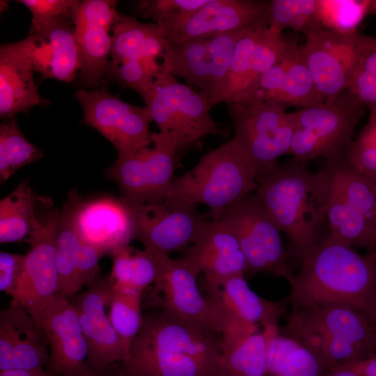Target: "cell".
I'll use <instances>...</instances> for the list:
<instances>
[{"label":"cell","mask_w":376,"mask_h":376,"mask_svg":"<svg viewBox=\"0 0 376 376\" xmlns=\"http://www.w3.org/2000/svg\"><path fill=\"white\" fill-rule=\"evenodd\" d=\"M301 260V271L288 281L292 308L344 305L375 321L376 251L362 255L327 237Z\"/></svg>","instance_id":"1"},{"label":"cell","mask_w":376,"mask_h":376,"mask_svg":"<svg viewBox=\"0 0 376 376\" xmlns=\"http://www.w3.org/2000/svg\"><path fill=\"white\" fill-rule=\"evenodd\" d=\"M220 339L165 311L143 315L123 376H217Z\"/></svg>","instance_id":"2"},{"label":"cell","mask_w":376,"mask_h":376,"mask_svg":"<svg viewBox=\"0 0 376 376\" xmlns=\"http://www.w3.org/2000/svg\"><path fill=\"white\" fill-rule=\"evenodd\" d=\"M258 183L257 197L301 259L318 244L327 219L331 196L328 170L313 173L292 159L279 164Z\"/></svg>","instance_id":"3"},{"label":"cell","mask_w":376,"mask_h":376,"mask_svg":"<svg viewBox=\"0 0 376 376\" xmlns=\"http://www.w3.org/2000/svg\"><path fill=\"white\" fill-rule=\"evenodd\" d=\"M258 186L251 165L231 139L173 180L164 200L194 207L205 205L217 220L224 210L256 191Z\"/></svg>","instance_id":"4"},{"label":"cell","mask_w":376,"mask_h":376,"mask_svg":"<svg viewBox=\"0 0 376 376\" xmlns=\"http://www.w3.org/2000/svg\"><path fill=\"white\" fill-rule=\"evenodd\" d=\"M365 107L349 91L291 112L293 135L288 155L306 165L318 157L332 163L347 157Z\"/></svg>","instance_id":"5"},{"label":"cell","mask_w":376,"mask_h":376,"mask_svg":"<svg viewBox=\"0 0 376 376\" xmlns=\"http://www.w3.org/2000/svg\"><path fill=\"white\" fill-rule=\"evenodd\" d=\"M145 104L159 132L177 150L207 135L226 134L210 115L209 95L178 82L162 68L155 76L153 89Z\"/></svg>","instance_id":"6"},{"label":"cell","mask_w":376,"mask_h":376,"mask_svg":"<svg viewBox=\"0 0 376 376\" xmlns=\"http://www.w3.org/2000/svg\"><path fill=\"white\" fill-rule=\"evenodd\" d=\"M234 125L232 139L246 157L258 182L288 155L293 135L292 113L281 104L269 102L228 104Z\"/></svg>","instance_id":"7"},{"label":"cell","mask_w":376,"mask_h":376,"mask_svg":"<svg viewBox=\"0 0 376 376\" xmlns=\"http://www.w3.org/2000/svg\"><path fill=\"white\" fill-rule=\"evenodd\" d=\"M59 214L51 198L38 197L36 222L25 240L29 248L11 297L10 304L24 308L39 327L43 311L58 290L55 244Z\"/></svg>","instance_id":"8"},{"label":"cell","mask_w":376,"mask_h":376,"mask_svg":"<svg viewBox=\"0 0 376 376\" xmlns=\"http://www.w3.org/2000/svg\"><path fill=\"white\" fill-rule=\"evenodd\" d=\"M236 236L244 256L245 274L293 276L279 228L255 194H249L226 210L217 220Z\"/></svg>","instance_id":"9"},{"label":"cell","mask_w":376,"mask_h":376,"mask_svg":"<svg viewBox=\"0 0 376 376\" xmlns=\"http://www.w3.org/2000/svg\"><path fill=\"white\" fill-rule=\"evenodd\" d=\"M249 26L182 42L167 40L162 68L207 93L212 106L225 80L235 45Z\"/></svg>","instance_id":"10"},{"label":"cell","mask_w":376,"mask_h":376,"mask_svg":"<svg viewBox=\"0 0 376 376\" xmlns=\"http://www.w3.org/2000/svg\"><path fill=\"white\" fill-rule=\"evenodd\" d=\"M152 148L118 156L105 175L119 187L129 205L162 201L172 182L176 148L161 133H152Z\"/></svg>","instance_id":"11"},{"label":"cell","mask_w":376,"mask_h":376,"mask_svg":"<svg viewBox=\"0 0 376 376\" xmlns=\"http://www.w3.org/2000/svg\"><path fill=\"white\" fill-rule=\"evenodd\" d=\"M75 97L83 109V122L98 131L125 156L148 147L152 142L149 109L132 105L111 94L104 86L79 89Z\"/></svg>","instance_id":"12"},{"label":"cell","mask_w":376,"mask_h":376,"mask_svg":"<svg viewBox=\"0 0 376 376\" xmlns=\"http://www.w3.org/2000/svg\"><path fill=\"white\" fill-rule=\"evenodd\" d=\"M155 254L158 274L154 285L162 293L163 310L221 335L227 316L213 298L205 297L200 291L197 283L200 273L182 257L173 259L166 254Z\"/></svg>","instance_id":"13"},{"label":"cell","mask_w":376,"mask_h":376,"mask_svg":"<svg viewBox=\"0 0 376 376\" xmlns=\"http://www.w3.org/2000/svg\"><path fill=\"white\" fill-rule=\"evenodd\" d=\"M134 222V239L154 253L169 255L187 249L194 242L206 220L197 207L160 202L130 205Z\"/></svg>","instance_id":"14"},{"label":"cell","mask_w":376,"mask_h":376,"mask_svg":"<svg viewBox=\"0 0 376 376\" xmlns=\"http://www.w3.org/2000/svg\"><path fill=\"white\" fill-rule=\"evenodd\" d=\"M361 34H343L318 28L299 47L311 75L318 103L347 89Z\"/></svg>","instance_id":"15"},{"label":"cell","mask_w":376,"mask_h":376,"mask_svg":"<svg viewBox=\"0 0 376 376\" xmlns=\"http://www.w3.org/2000/svg\"><path fill=\"white\" fill-rule=\"evenodd\" d=\"M111 292L109 278L100 275L88 289L71 301L87 344V364L97 375L117 362H124L128 356L107 311Z\"/></svg>","instance_id":"16"},{"label":"cell","mask_w":376,"mask_h":376,"mask_svg":"<svg viewBox=\"0 0 376 376\" xmlns=\"http://www.w3.org/2000/svg\"><path fill=\"white\" fill-rule=\"evenodd\" d=\"M267 1L209 0L199 9L170 15L156 24L168 41L182 42L247 26L265 17Z\"/></svg>","instance_id":"17"},{"label":"cell","mask_w":376,"mask_h":376,"mask_svg":"<svg viewBox=\"0 0 376 376\" xmlns=\"http://www.w3.org/2000/svg\"><path fill=\"white\" fill-rule=\"evenodd\" d=\"M48 343L47 370L56 376H98L87 364L88 347L70 298L56 294L40 318Z\"/></svg>","instance_id":"18"},{"label":"cell","mask_w":376,"mask_h":376,"mask_svg":"<svg viewBox=\"0 0 376 376\" xmlns=\"http://www.w3.org/2000/svg\"><path fill=\"white\" fill-rule=\"evenodd\" d=\"M118 1L84 0L74 9L75 26L81 67L79 80L88 87H97L103 81L111 52L110 31L118 20Z\"/></svg>","instance_id":"19"},{"label":"cell","mask_w":376,"mask_h":376,"mask_svg":"<svg viewBox=\"0 0 376 376\" xmlns=\"http://www.w3.org/2000/svg\"><path fill=\"white\" fill-rule=\"evenodd\" d=\"M204 275L207 290L213 296L223 283L245 274L246 263L235 234L218 221L205 220L193 244L182 257Z\"/></svg>","instance_id":"20"},{"label":"cell","mask_w":376,"mask_h":376,"mask_svg":"<svg viewBox=\"0 0 376 376\" xmlns=\"http://www.w3.org/2000/svg\"><path fill=\"white\" fill-rule=\"evenodd\" d=\"M74 225L82 241L105 255L129 246L134 239L132 210L120 197L103 196L86 200L81 197L75 211Z\"/></svg>","instance_id":"21"},{"label":"cell","mask_w":376,"mask_h":376,"mask_svg":"<svg viewBox=\"0 0 376 376\" xmlns=\"http://www.w3.org/2000/svg\"><path fill=\"white\" fill-rule=\"evenodd\" d=\"M27 39L36 72L43 78L68 83L75 79L81 62L71 17H58Z\"/></svg>","instance_id":"22"},{"label":"cell","mask_w":376,"mask_h":376,"mask_svg":"<svg viewBox=\"0 0 376 376\" xmlns=\"http://www.w3.org/2000/svg\"><path fill=\"white\" fill-rule=\"evenodd\" d=\"M255 101L301 109L318 103L311 75L297 45L259 79L240 102Z\"/></svg>","instance_id":"23"},{"label":"cell","mask_w":376,"mask_h":376,"mask_svg":"<svg viewBox=\"0 0 376 376\" xmlns=\"http://www.w3.org/2000/svg\"><path fill=\"white\" fill-rule=\"evenodd\" d=\"M49 347L40 327L24 308L10 304L0 312V371L47 366Z\"/></svg>","instance_id":"24"},{"label":"cell","mask_w":376,"mask_h":376,"mask_svg":"<svg viewBox=\"0 0 376 376\" xmlns=\"http://www.w3.org/2000/svg\"><path fill=\"white\" fill-rule=\"evenodd\" d=\"M27 38L0 47V116L5 120L47 103L38 93Z\"/></svg>","instance_id":"25"},{"label":"cell","mask_w":376,"mask_h":376,"mask_svg":"<svg viewBox=\"0 0 376 376\" xmlns=\"http://www.w3.org/2000/svg\"><path fill=\"white\" fill-rule=\"evenodd\" d=\"M112 31L111 59L108 64L140 61L155 77L161 70L157 58H162L167 43L157 24L142 23L133 16L120 14Z\"/></svg>","instance_id":"26"},{"label":"cell","mask_w":376,"mask_h":376,"mask_svg":"<svg viewBox=\"0 0 376 376\" xmlns=\"http://www.w3.org/2000/svg\"><path fill=\"white\" fill-rule=\"evenodd\" d=\"M300 309L325 331L353 345L365 359L376 355V326L364 313L338 304Z\"/></svg>","instance_id":"27"},{"label":"cell","mask_w":376,"mask_h":376,"mask_svg":"<svg viewBox=\"0 0 376 376\" xmlns=\"http://www.w3.org/2000/svg\"><path fill=\"white\" fill-rule=\"evenodd\" d=\"M279 332L307 348L327 369L366 359L353 345L325 331L300 308H292L287 323Z\"/></svg>","instance_id":"28"},{"label":"cell","mask_w":376,"mask_h":376,"mask_svg":"<svg viewBox=\"0 0 376 376\" xmlns=\"http://www.w3.org/2000/svg\"><path fill=\"white\" fill-rule=\"evenodd\" d=\"M210 297L218 303L226 315L262 327L278 326L284 312L281 302L264 299L252 290L244 274L228 279L217 294Z\"/></svg>","instance_id":"29"},{"label":"cell","mask_w":376,"mask_h":376,"mask_svg":"<svg viewBox=\"0 0 376 376\" xmlns=\"http://www.w3.org/2000/svg\"><path fill=\"white\" fill-rule=\"evenodd\" d=\"M81 197L75 189L69 192L60 210L56 235L57 294L70 299L83 288L77 264L79 237L74 225L75 211Z\"/></svg>","instance_id":"30"},{"label":"cell","mask_w":376,"mask_h":376,"mask_svg":"<svg viewBox=\"0 0 376 376\" xmlns=\"http://www.w3.org/2000/svg\"><path fill=\"white\" fill-rule=\"evenodd\" d=\"M268 30L265 17L248 26L235 45L228 71L212 107L221 103L238 102L246 95L256 52Z\"/></svg>","instance_id":"31"},{"label":"cell","mask_w":376,"mask_h":376,"mask_svg":"<svg viewBox=\"0 0 376 376\" xmlns=\"http://www.w3.org/2000/svg\"><path fill=\"white\" fill-rule=\"evenodd\" d=\"M279 331L278 326H265L244 340L221 348L217 376H267L269 344Z\"/></svg>","instance_id":"32"},{"label":"cell","mask_w":376,"mask_h":376,"mask_svg":"<svg viewBox=\"0 0 376 376\" xmlns=\"http://www.w3.org/2000/svg\"><path fill=\"white\" fill-rule=\"evenodd\" d=\"M345 158L324 166L331 176V194L376 227V180L350 168Z\"/></svg>","instance_id":"33"},{"label":"cell","mask_w":376,"mask_h":376,"mask_svg":"<svg viewBox=\"0 0 376 376\" xmlns=\"http://www.w3.org/2000/svg\"><path fill=\"white\" fill-rule=\"evenodd\" d=\"M38 196L28 178L0 201L1 244L25 241L36 222Z\"/></svg>","instance_id":"34"},{"label":"cell","mask_w":376,"mask_h":376,"mask_svg":"<svg viewBox=\"0 0 376 376\" xmlns=\"http://www.w3.org/2000/svg\"><path fill=\"white\" fill-rule=\"evenodd\" d=\"M327 369L297 340L275 333L268 348L267 376H322Z\"/></svg>","instance_id":"35"},{"label":"cell","mask_w":376,"mask_h":376,"mask_svg":"<svg viewBox=\"0 0 376 376\" xmlns=\"http://www.w3.org/2000/svg\"><path fill=\"white\" fill-rule=\"evenodd\" d=\"M327 219L330 226L329 238L351 247L376 251V227L332 194Z\"/></svg>","instance_id":"36"},{"label":"cell","mask_w":376,"mask_h":376,"mask_svg":"<svg viewBox=\"0 0 376 376\" xmlns=\"http://www.w3.org/2000/svg\"><path fill=\"white\" fill-rule=\"evenodd\" d=\"M142 295L133 288H121L111 284L109 316L128 354L143 322Z\"/></svg>","instance_id":"37"},{"label":"cell","mask_w":376,"mask_h":376,"mask_svg":"<svg viewBox=\"0 0 376 376\" xmlns=\"http://www.w3.org/2000/svg\"><path fill=\"white\" fill-rule=\"evenodd\" d=\"M44 152L22 133L15 118L0 125V182H5L22 167L42 158Z\"/></svg>","instance_id":"38"},{"label":"cell","mask_w":376,"mask_h":376,"mask_svg":"<svg viewBox=\"0 0 376 376\" xmlns=\"http://www.w3.org/2000/svg\"><path fill=\"white\" fill-rule=\"evenodd\" d=\"M347 90L376 113V37L361 35Z\"/></svg>","instance_id":"39"},{"label":"cell","mask_w":376,"mask_h":376,"mask_svg":"<svg viewBox=\"0 0 376 376\" xmlns=\"http://www.w3.org/2000/svg\"><path fill=\"white\" fill-rule=\"evenodd\" d=\"M265 19L269 27L280 32L286 29L305 37L320 28L317 15L318 0L268 1Z\"/></svg>","instance_id":"40"},{"label":"cell","mask_w":376,"mask_h":376,"mask_svg":"<svg viewBox=\"0 0 376 376\" xmlns=\"http://www.w3.org/2000/svg\"><path fill=\"white\" fill-rule=\"evenodd\" d=\"M370 3V0H318L320 27L338 33H356L368 15Z\"/></svg>","instance_id":"41"},{"label":"cell","mask_w":376,"mask_h":376,"mask_svg":"<svg viewBox=\"0 0 376 376\" xmlns=\"http://www.w3.org/2000/svg\"><path fill=\"white\" fill-rule=\"evenodd\" d=\"M345 161L352 169L376 180V113H369L368 122L354 140Z\"/></svg>","instance_id":"42"},{"label":"cell","mask_w":376,"mask_h":376,"mask_svg":"<svg viewBox=\"0 0 376 376\" xmlns=\"http://www.w3.org/2000/svg\"><path fill=\"white\" fill-rule=\"evenodd\" d=\"M110 80L137 92L146 102L154 87L155 77L140 61H127L117 65L108 64L106 75Z\"/></svg>","instance_id":"43"},{"label":"cell","mask_w":376,"mask_h":376,"mask_svg":"<svg viewBox=\"0 0 376 376\" xmlns=\"http://www.w3.org/2000/svg\"><path fill=\"white\" fill-rule=\"evenodd\" d=\"M17 1L26 6L31 13L29 34L35 33L58 17H71L74 9L80 2L77 0H20Z\"/></svg>","instance_id":"44"},{"label":"cell","mask_w":376,"mask_h":376,"mask_svg":"<svg viewBox=\"0 0 376 376\" xmlns=\"http://www.w3.org/2000/svg\"><path fill=\"white\" fill-rule=\"evenodd\" d=\"M209 0H149L137 2L136 10L141 17L157 19L180 13L196 10Z\"/></svg>","instance_id":"45"},{"label":"cell","mask_w":376,"mask_h":376,"mask_svg":"<svg viewBox=\"0 0 376 376\" xmlns=\"http://www.w3.org/2000/svg\"><path fill=\"white\" fill-rule=\"evenodd\" d=\"M158 264L155 253L146 250L133 249L132 255V285L143 293L157 280Z\"/></svg>","instance_id":"46"},{"label":"cell","mask_w":376,"mask_h":376,"mask_svg":"<svg viewBox=\"0 0 376 376\" xmlns=\"http://www.w3.org/2000/svg\"><path fill=\"white\" fill-rule=\"evenodd\" d=\"M104 256L105 253L101 249L79 238L77 264L79 279L83 287L90 285L100 276V260Z\"/></svg>","instance_id":"47"},{"label":"cell","mask_w":376,"mask_h":376,"mask_svg":"<svg viewBox=\"0 0 376 376\" xmlns=\"http://www.w3.org/2000/svg\"><path fill=\"white\" fill-rule=\"evenodd\" d=\"M25 254L0 253V290L13 295L22 273Z\"/></svg>","instance_id":"48"},{"label":"cell","mask_w":376,"mask_h":376,"mask_svg":"<svg viewBox=\"0 0 376 376\" xmlns=\"http://www.w3.org/2000/svg\"><path fill=\"white\" fill-rule=\"evenodd\" d=\"M132 251L133 248L126 246L116 250L110 255L113 259L112 269L109 276L111 284L121 288H133L132 285Z\"/></svg>","instance_id":"49"},{"label":"cell","mask_w":376,"mask_h":376,"mask_svg":"<svg viewBox=\"0 0 376 376\" xmlns=\"http://www.w3.org/2000/svg\"><path fill=\"white\" fill-rule=\"evenodd\" d=\"M352 364L361 376H376V355Z\"/></svg>","instance_id":"50"},{"label":"cell","mask_w":376,"mask_h":376,"mask_svg":"<svg viewBox=\"0 0 376 376\" xmlns=\"http://www.w3.org/2000/svg\"><path fill=\"white\" fill-rule=\"evenodd\" d=\"M322 376H361L351 364H346L331 368L326 370Z\"/></svg>","instance_id":"51"},{"label":"cell","mask_w":376,"mask_h":376,"mask_svg":"<svg viewBox=\"0 0 376 376\" xmlns=\"http://www.w3.org/2000/svg\"><path fill=\"white\" fill-rule=\"evenodd\" d=\"M47 370L45 368L20 369L13 368L0 371V376H44Z\"/></svg>","instance_id":"52"},{"label":"cell","mask_w":376,"mask_h":376,"mask_svg":"<svg viewBox=\"0 0 376 376\" xmlns=\"http://www.w3.org/2000/svg\"><path fill=\"white\" fill-rule=\"evenodd\" d=\"M368 14L376 15V0H370Z\"/></svg>","instance_id":"53"},{"label":"cell","mask_w":376,"mask_h":376,"mask_svg":"<svg viewBox=\"0 0 376 376\" xmlns=\"http://www.w3.org/2000/svg\"><path fill=\"white\" fill-rule=\"evenodd\" d=\"M44 376H56L53 374H52L51 373H49V371L47 370L46 373L44 375Z\"/></svg>","instance_id":"54"},{"label":"cell","mask_w":376,"mask_h":376,"mask_svg":"<svg viewBox=\"0 0 376 376\" xmlns=\"http://www.w3.org/2000/svg\"><path fill=\"white\" fill-rule=\"evenodd\" d=\"M115 376H123V375H121V373H120V371L118 370V371L116 373Z\"/></svg>","instance_id":"55"},{"label":"cell","mask_w":376,"mask_h":376,"mask_svg":"<svg viewBox=\"0 0 376 376\" xmlns=\"http://www.w3.org/2000/svg\"><path fill=\"white\" fill-rule=\"evenodd\" d=\"M374 322H375V326H376V317H375V321H374Z\"/></svg>","instance_id":"56"},{"label":"cell","mask_w":376,"mask_h":376,"mask_svg":"<svg viewBox=\"0 0 376 376\" xmlns=\"http://www.w3.org/2000/svg\"><path fill=\"white\" fill-rule=\"evenodd\" d=\"M375 214H376V206H375Z\"/></svg>","instance_id":"57"}]
</instances>
